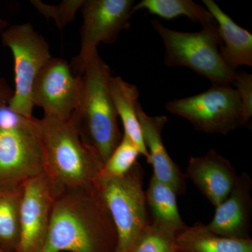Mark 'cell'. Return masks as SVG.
I'll return each instance as SVG.
<instances>
[{"instance_id": "obj_1", "label": "cell", "mask_w": 252, "mask_h": 252, "mask_svg": "<svg viewBox=\"0 0 252 252\" xmlns=\"http://www.w3.org/2000/svg\"><path fill=\"white\" fill-rule=\"evenodd\" d=\"M117 244L115 225L94 185L55 197L41 252H114Z\"/></svg>"}, {"instance_id": "obj_2", "label": "cell", "mask_w": 252, "mask_h": 252, "mask_svg": "<svg viewBox=\"0 0 252 252\" xmlns=\"http://www.w3.org/2000/svg\"><path fill=\"white\" fill-rule=\"evenodd\" d=\"M42 147L44 175L54 196L67 189L94 185L103 167L100 157L83 142L69 120L34 118Z\"/></svg>"}, {"instance_id": "obj_3", "label": "cell", "mask_w": 252, "mask_h": 252, "mask_svg": "<svg viewBox=\"0 0 252 252\" xmlns=\"http://www.w3.org/2000/svg\"><path fill=\"white\" fill-rule=\"evenodd\" d=\"M110 68L94 53L81 77L80 99L69 121L81 140L104 163L122 140L118 114L109 91Z\"/></svg>"}, {"instance_id": "obj_4", "label": "cell", "mask_w": 252, "mask_h": 252, "mask_svg": "<svg viewBox=\"0 0 252 252\" xmlns=\"http://www.w3.org/2000/svg\"><path fill=\"white\" fill-rule=\"evenodd\" d=\"M151 23L165 46V65L189 68L207 78L212 84H233L236 71L228 67L220 56L218 27L186 32L165 27L158 20L153 19Z\"/></svg>"}, {"instance_id": "obj_5", "label": "cell", "mask_w": 252, "mask_h": 252, "mask_svg": "<svg viewBox=\"0 0 252 252\" xmlns=\"http://www.w3.org/2000/svg\"><path fill=\"white\" fill-rule=\"evenodd\" d=\"M143 180V168L137 162L125 175L99 176L94 183L117 230L114 252H128L137 235L150 222Z\"/></svg>"}, {"instance_id": "obj_6", "label": "cell", "mask_w": 252, "mask_h": 252, "mask_svg": "<svg viewBox=\"0 0 252 252\" xmlns=\"http://www.w3.org/2000/svg\"><path fill=\"white\" fill-rule=\"evenodd\" d=\"M1 34L3 45L11 50L14 61L15 89L9 106L31 119L33 85L41 69L52 59L49 44L30 23L9 26Z\"/></svg>"}, {"instance_id": "obj_7", "label": "cell", "mask_w": 252, "mask_h": 252, "mask_svg": "<svg viewBox=\"0 0 252 252\" xmlns=\"http://www.w3.org/2000/svg\"><path fill=\"white\" fill-rule=\"evenodd\" d=\"M165 108L204 133L227 135L244 126L240 97L231 85L212 84L201 94L167 102Z\"/></svg>"}, {"instance_id": "obj_8", "label": "cell", "mask_w": 252, "mask_h": 252, "mask_svg": "<svg viewBox=\"0 0 252 252\" xmlns=\"http://www.w3.org/2000/svg\"><path fill=\"white\" fill-rule=\"evenodd\" d=\"M134 5L132 0H84L80 51L70 64L76 75L82 74L99 44H114L120 33L128 29Z\"/></svg>"}, {"instance_id": "obj_9", "label": "cell", "mask_w": 252, "mask_h": 252, "mask_svg": "<svg viewBox=\"0 0 252 252\" xmlns=\"http://www.w3.org/2000/svg\"><path fill=\"white\" fill-rule=\"evenodd\" d=\"M43 170L34 117L14 127H0V185H21Z\"/></svg>"}, {"instance_id": "obj_10", "label": "cell", "mask_w": 252, "mask_h": 252, "mask_svg": "<svg viewBox=\"0 0 252 252\" xmlns=\"http://www.w3.org/2000/svg\"><path fill=\"white\" fill-rule=\"evenodd\" d=\"M81 90V75L73 72L65 60L52 58L34 81L33 105L42 108L44 116L69 120L79 104Z\"/></svg>"}, {"instance_id": "obj_11", "label": "cell", "mask_w": 252, "mask_h": 252, "mask_svg": "<svg viewBox=\"0 0 252 252\" xmlns=\"http://www.w3.org/2000/svg\"><path fill=\"white\" fill-rule=\"evenodd\" d=\"M55 196L44 172L23 182L20 235L15 252H41L49 230Z\"/></svg>"}, {"instance_id": "obj_12", "label": "cell", "mask_w": 252, "mask_h": 252, "mask_svg": "<svg viewBox=\"0 0 252 252\" xmlns=\"http://www.w3.org/2000/svg\"><path fill=\"white\" fill-rule=\"evenodd\" d=\"M252 190L251 177L247 172H242L229 195L215 207V215L207 228L225 238L251 239Z\"/></svg>"}, {"instance_id": "obj_13", "label": "cell", "mask_w": 252, "mask_h": 252, "mask_svg": "<svg viewBox=\"0 0 252 252\" xmlns=\"http://www.w3.org/2000/svg\"><path fill=\"white\" fill-rule=\"evenodd\" d=\"M185 175L215 207L229 195L238 177L229 160L213 149L190 158Z\"/></svg>"}, {"instance_id": "obj_14", "label": "cell", "mask_w": 252, "mask_h": 252, "mask_svg": "<svg viewBox=\"0 0 252 252\" xmlns=\"http://www.w3.org/2000/svg\"><path fill=\"white\" fill-rule=\"evenodd\" d=\"M137 116L149 154L148 163L153 167V175L168 186L177 195H183L187 189V179L167 153L162 142V130L167 124V118L165 116L147 115L140 104L137 108Z\"/></svg>"}, {"instance_id": "obj_15", "label": "cell", "mask_w": 252, "mask_h": 252, "mask_svg": "<svg viewBox=\"0 0 252 252\" xmlns=\"http://www.w3.org/2000/svg\"><path fill=\"white\" fill-rule=\"evenodd\" d=\"M205 8L215 18L223 62L233 70L241 66H252V34L240 27L212 0H203Z\"/></svg>"}, {"instance_id": "obj_16", "label": "cell", "mask_w": 252, "mask_h": 252, "mask_svg": "<svg viewBox=\"0 0 252 252\" xmlns=\"http://www.w3.org/2000/svg\"><path fill=\"white\" fill-rule=\"evenodd\" d=\"M109 91L118 117H120L127 136L137 146L140 154L149 162V157L142 137V128L137 116L139 91L137 86L127 83L122 78L111 76L109 79Z\"/></svg>"}, {"instance_id": "obj_17", "label": "cell", "mask_w": 252, "mask_h": 252, "mask_svg": "<svg viewBox=\"0 0 252 252\" xmlns=\"http://www.w3.org/2000/svg\"><path fill=\"white\" fill-rule=\"evenodd\" d=\"M176 252H252V239L225 238L212 233L207 225L197 222L175 237Z\"/></svg>"}, {"instance_id": "obj_18", "label": "cell", "mask_w": 252, "mask_h": 252, "mask_svg": "<svg viewBox=\"0 0 252 252\" xmlns=\"http://www.w3.org/2000/svg\"><path fill=\"white\" fill-rule=\"evenodd\" d=\"M145 194L153 215L152 223L175 236L187 228L179 212L177 194L168 186L152 175Z\"/></svg>"}, {"instance_id": "obj_19", "label": "cell", "mask_w": 252, "mask_h": 252, "mask_svg": "<svg viewBox=\"0 0 252 252\" xmlns=\"http://www.w3.org/2000/svg\"><path fill=\"white\" fill-rule=\"evenodd\" d=\"M23 185H0V249L5 252L17 248Z\"/></svg>"}, {"instance_id": "obj_20", "label": "cell", "mask_w": 252, "mask_h": 252, "mask_svg": "<svg viewBox=\"0 0 252 252\" xmlns=\"http://www.w3.org/2000/svg\"><path fill=\"white\" fill-rule=\"evenodd\" d=\"M146 10L152 15L166 20L186 16L192 22L200 23L203 28H217L215 18L208 10L191 0H142L135 4L132 12Z\"/></svg>"}, {"instance_id": "obj_21", "label": "cell", "mask_w": 252, "mask_h": 252, "mask_svg": "<svg viewBox=\"0 0 252 252\" xmlns=\"http://www.w3.org/2000/svg\"><path fill=\"white\" fill-rule=\"evenodd\" d=\"M140 152L127 136L123 134L122 140L104 162L99 176L119 177L130 171L137 162Z\"/></svg>"}, {"instance_id": "obj_22", "label": "cell", "mask_w": 252, "mask_h": 252, "mask_svg": "<svg viewBox=\"0 0 252 252\" xmlns=\"http://www.w3.org/2000/svg\"><path fill=\"white\" fill-rule=\"evenodd\" d=\"M175 235L149 222L137 235L128 252H172Z\"/></svg>"}, {"instance_id": "obj_23", "label": "cell", "mask_w": 252, "mask_h": 252, "mask_svg": "<svg viewBox=\"0 0 252 252\" xmlns=\"http://www.w3.org/2000/svg\"><path fill=\"white\" fill-rule=\"evenodd\" d=\"M84 1V0H64L58 5H51L39 0H31V3L44 17L47 19L52 18L57 27L62 30L74 21Z\"/></svg>"}, {"instance_id": "obj_24", "label": "cell", "mask_w": 252, "mask_h": 252, "mask_svg": "<svg viewBox=\"0 0 252 252\" xmlns=\"http://www.w3.org/2000/svg\"><path fill=\"white\" fill-rule=\"evenodd\" d=\"M233 84L241 102L245 126L250 122L252 116V75L248 73L236 72Z\"/></svg>"}, {"instance_id": "obj_25", "label": "cell", "mask_w": 252, "mask_h": 252, "mask_svg": "<svg viewBox=\"0 0 252 252\" xmlns=\"http://www.w3.org/2000/svg\"><path fill=\"white\" fill-rule=\"evenodd\" d=\"M13 94L14 90L7 82L3 79H0V105L9 104Z\"/></svg>"}, {"instance_id": "obj_26", "label": "cell", "mask_w": 252, "mask_h": 252, "mask_svg": "<svg viewBox=\"0 0 252 252\" xmlns=\"http://www.w3.org/2000/svg\"><path fill=\"white\" fill-rule=\"evenodd\" d=\"M9 24L6 20L1 19L0 18V33H2L3 31H4L8 27H9Z\"/></svg>"}, {"instance_id": "obj_27", "label": "cell", "mask_w": 252, "mask_h": 252, "mask_svg": "<svg viewBox=\"0 0 252 252\" xmlns=\"http://www.w3.org/2000/svg\"><path fill=\"white\" fill-rule=\"evenodd\" d=\"M0 252H5L3 251L2 250H1V249H0Z\"/></svg>"}, {"instance_id": "obj_28", "label": "cell", "mask_w": 252, "mask_h": 252, "mask_svg": "<svg viewBox=\"0 0 252 252\" xmlns=\"http://www.w3.org/2000/svg\"><path fill=\"white\" fill-rule=\"evenodd\" d=\"M176 252L175 251V250H174V251H173V252Z\"/></svg>"}]
</instances>
